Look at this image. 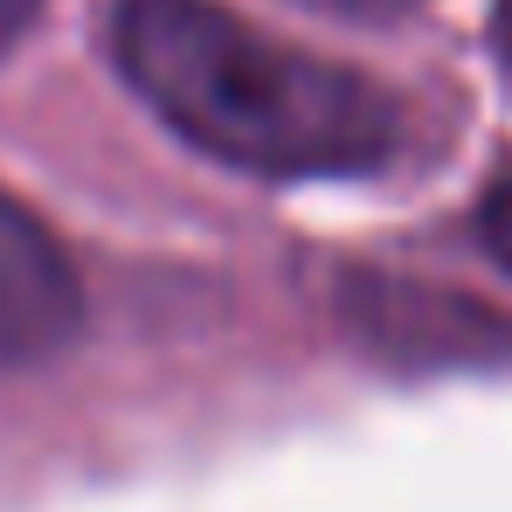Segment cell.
Returning <instances> with one entry per match:
<instances>
[{"mask_svg": "<svg viewBox=\"0 0 512 512\" xmlns=\"http://www.w3.org/2000/svg\"><path fill=\"white\" fill-rule=\"evenodd\" d=\"M111 49L187 146L263 180L367 173L402 146V104L374 77L270 42L215 0H125Z\"/></svg>", "mask_w": 512, "mask_h": 512, "instance_id": "obj_1", "label": "cell"}, {"mask_svg": "<svg viewBox=\"0 0 512 512\" xmlns=\"http://www.w3.org/2000/svg\"><path fill=\"white\" fill-rule=\"evenodd\" d=\"M77 305L70 256L14 194H0V367L56 353L77 333Z\"/></svg>", "mask_w": 512, "mask_h": 512, "instance_id": "obj_2", "label": "cell"}, {"mask_svg": "<svg viewBox=\"0 0 512 512\" xmlns=\"http://www.w3.org/2000/svg\"><path fill=\"white\" fill-rule=\"evenodd\" d=\"M478 222H485V243H492V256L512 270V173L492 187V194H485V215H478Z\"/></svg>", "mask_w": 512, "mask_h": 512, "instance_id": "obj_3", "label": "cell"}, {"mask_svg": "<svg viewBox=\"0 0 512 512\" xmlns=\"http://www.w3.org/2000/svg\"><path fill=\"white\" fill-rule=\"evenodd\" d=\"M312 7H333V14H360V21H388V14H409L416 0H312Z\"/></svg>", "mask_w": 512, "mask_h": 512, "instance_id": "obj_4", "label": "cell"}, {"mask_svg": "<svg viewBox=\"0 0 512 512\" xmlns=\"http://www.w3.org/2000/svg\"><path fill=\"white\" fill-rule=\"evenodd\" d=\"M35 7H42V0H0V49H14V42L28 35Z\"/></svg>", "mask_w": 512, "mask_h": 512, "instance_id": "obj_5", "label": "cell"}, {"mask_svg": "<svg viewBox=\"0 0 512 512\" xmlns=\"http://www.w3.org/2000/svg\"><path fill=\"white\" fill-rule=\"evenodd\" d=\"M499 56H506V70H512V0H499Z\"/></svg>", "mask_w": 512, "mask_h": 512, "instance_id": "obj_6", "label": "cell"}]
</instances>
